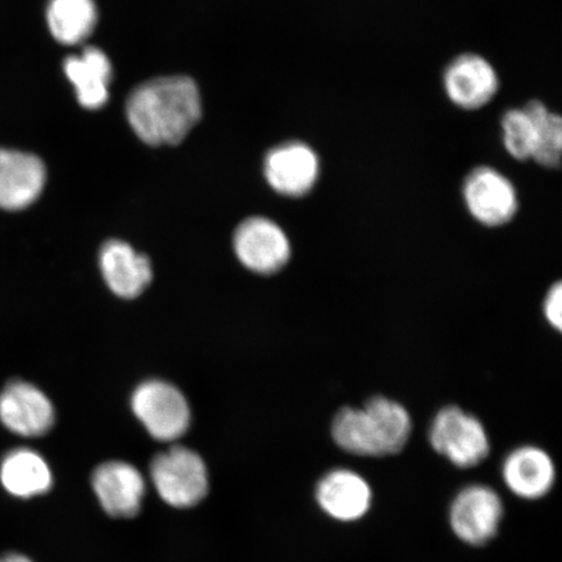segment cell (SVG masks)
Segmentation results:
<instances>
[{
	"label": "cell",
	"instance_id": "obj_1",
	"mask_svg": "<svg viewBox=\"0 0 562 562\" xmlns=\"http://www.w3.org/2000/svg\"><path fill=\"white\" fill-rule=\"evenodd\" d=\"M126 116L145 144L179 145L202 116L200 90L186 76L144 82L132 91Z\"/></svg>",
	"mask_w": 562,
	"mask_h": 562
},
{
	"label": "cell",
	"instance_id": "obj_2",
	"mask_svg": "<svg viewBox=\"0 0 562 562\" xmlns=\"http://www.w3.org/2000/svg\"><path fill=\"white\" fill-rule=\"evenodd\" d=\"M150 476L161 501L173 508H191L209 492L205 462L192 449L172 447L153 460Z\"/></svg>",
	"mask_w": 562,
	"mask_h": 562
},
{
	"label": "cell",
	"instance_id": "obj_3",
	"mask_svg": "<svg viewBox=\"0 0 562 562\" xmlns=\"http://www.w3.org/2000/svg\"><path fill=\"white\" fill-rule=\"evenodd\" d=\"M428 439L435 451L457 468L480 465L490 453L486 428L459 406H447L435 416Z\"/></svg>",
	"mask_w": 562,
	"mask_h": 562
},
{
	"label": "cell",
	"instance_id": "obj_4",
	"mask_svg": "<svg viewBox=\"0 0 562 562\" xmlns=\"http://www.w3.org/2000/svg\"><path fill=\"white\" fill-rule=\"evenodd\" d=\"M132 409L151 437L173 441L188 430L191 411L182 393L170 383L149 381L137 386Z\"/></svg>",
	"mask_w": 562,
	"mask_h": 562
},
{
	"label": "cell",
	"instance_id": "obj_5",
	"mask_svg": "<svg viewBox=\"0 0 562 562\" xmlns=\"http://www.w3.org/2000/svg\"><path fill=\"white\" fill-rule=\"evenodd\" d=\"M442 88L456 108L476 111L494 101L501 89V77L484 56L465 53L448 63L442 74Z\"/></svg>",
	"mask_w": 562,
	"mask_h": 562
},
{
	"label": "cell",
	"instance_id": "obj_6",
	"mask_svg": "<svg viewBox=\"0 0 562 562\" xmlns=\"http://www.w3.org/2000/svg\"><path fill=\"white\" fill-rule=\"evenodd\" d=\"M503 513V502L496 491L482 484H473L454 497L449 522L462 542L482 546L496 536Z\"/></svg>",
	"mask_w": 562,
	"mask_h": 562
},
{
	"label": "cell",
	"instance_id": "obj_7",
	"mask_svg": "<svg viewBox=\"0 0 562 562\" xmlns=\"http://www.w3.org/2000/svg\"><path fill=\"white\" fill-rule=\"evenodd\" d=\"M0 422L19 437L40 438L52 430L55 411L37 385L15 379L0 391Z\"/></svg>",
	"mask_w": 562,
	"mask_h": 562
},
{
	"label": "cell",
	"instance_id": "obj_8",
	"mask_svg": "<svg viewBox=\"0 0 562 562\" xmlns=\"http://www.w3.org/2000/svg\"><path fill=\"white\" fill-rule=\"evenodd\" d=\"M234 244L246 269L263 276L280 271L291 258V244L284 231L267 217L243 222L236 229Z\"/></svg>",
	"mask_w": 562,
	"mask_h": 562
},
{
	"label": "cell",
	"instance_id": "obj_9",
	"mask_svg": "<svg viewBox=\"0 0 562 562\" xmlns=\"http://www.w3.org/2000/svg\"><path fill=\"white\" fill-rule=\"evenodd\" d=\"M463 199L475 220L487 227L508 223L518 209L512 182L492 167H476L463 184Z\"/></svg>",
	"mask_w": 562,
	"mask_h": 562
},
{
	"label": "cell",
	"instance_id": "obj_10",
	"mask_svg": "<svg viewBox=\"0 0 562 562\" xmlns=\"http://www.w3.org/2000/svg\"><path fill=\"white\" fill-rule=\"evenodd\" d=\"M46 179V167L37 156L0 147V210L30 209L44 192Z\"/></svg>",
	"mask_w": 562,
	"mask_h": 562
},
{
	"label": "cell",
	"instance_id": "obj_11",
	"mask_svg": "<svg viewBox=\"0 0 562 562\" xmlns=\"http://www.w3.org/2000/svg\"><path fill=\"white\" fill-rule=\"evenodd\" d=\"M319 172L318 154L297 140L277 146L265 159L266 180L281 195L307 194L318 180Z\"/></svg>",
	"mask_w": 562,
	"mask_h": 562
},
{
	"label": "cell",
	"instance_id": "obj_12",
	"mask_svg": "<svg viewBox=\"0 0 562 562\" xmlns=\"http://www.w3.org/2000/svg\"><path fill=\"white\" fill-rule=\"evenodd\" d=\"M93 490L105 513L115 518L138 515L146 494V484L139 470L128 462L109 461L94 470Z\"/></svg>",
	"mask_w": 562,
	"mask_h": 562
},
{
	"label": "cell",
	"instance_id": "obj_13",
	"mask_svg": "<svg viewBox=\"0 0 562 562\" xmlns=\"http://www.w3.org/2000/svg\"><path fill=\"white\" fill-rule=\"evenodd\" d=\"M315 497L323 512L342 522L362 518L372 501L369 483L348 469L333 470L323 476Z\"/></svg>",
	"mask_w": 562,
	"mask_h": 562
},
{
	"label": "cell",
	"instance_id": "obj_14",
	"mask_svg": "<svg viewBox=\"0 0 562 562\" xmlns=\"http://www.w3.org/2000/svg\"><path fill=\"white\" fill-rule=\"evenodd\" d=\"M100 265L105 283L122 299L139 296L153 279L149 258L138 255L131 245L121 240L103 245Z\"/></svg>",
	"mask_w": 562,
	"mask_h": 562
},
{
	"label": "cell",
	"instance_id": "obj_15",
	"mask_svg": "<svg viewBox=\"0 0 562 562\" xmlns=\"http://www.w3.org/2000/svg\"><path fill=\"white\" fill-rule=\"evenodd\" d=\"M503 477L513 494L526 501H537L553 487L557 470L543 449L527 446L515 449L505 459Z\"/></svg>",
	"mask_w": 562,
	"mask_h": 562
},
{
	"label": "cell",
	"instance_id": "obj_16",
	"mask_svg": "<svg viewBox=\"0 0 562 562\" xmlns=\"http://www.w3.org/2000/svg\"><path fill=\"white\" fill-rule=\"evenodd\" d=\"M65 70L82 108L97 110L108 103L112 66L100 48L87 47L80 56H70Z\"/></svg>",
	"mask_w": 562,
	"mask_h": 562
},
{
	"label": "cell",
	"instance_id": "obj_17",
	"mask_svg": "<svg viewBox=\"0 0 562 562\" xmlns=\"http://www.w3.org/2000/svg\"><path fill=\"white\" fill-rule=\"evenodd\" d=\"M0 482L16 497L46 494L53 486V474L44 457L30 448H18L0 463Z\"/></svg>",
	"mask_w": 562,
	"mask_h": 562
},
{
	"label": "cell",
	"instance_id": "obj_18",
	"mask_svg": "<svg viewBox=\"0 0 562 562\" xmlns=\"http://www.w3.org/2000/svg\"><path fill=\"white\" fill-rule=\"evenodd\" d=\"M551 112L540 101H530L521 109L505 112L502 119L503 144L512 158L533 159Z\"/></svg>",
	"mask_w": 562,
	"mask_h": 562
},
{
	"label": "cell",
	"instance_id": "obj_19",
	"mask_svg": "<svg viewBox=\"0 0 562 562\" xmlns=\"http://www.w3.org/2000/svg\"><path fill=\"white\" fill-rule=\"evenodd\" d=\"M98 11L94 0H50L47 24L56 41L77 45L95 30Z\"/></svg>",
	"mask_w": 562,
	"mask_h": 562
},
{
	"label": "cell",
	"instance_id": "obj_20",
	"mask_svg": "<svg viewBox=\"0 0 562 562\" xmlns=\"http://www.w3.org/2000/svg\"><path fill=\"white\" fill-rule=\"evenodd\" d=\"M331 431L342 451L362 457L384 456L374 422L364 407H342L334 418Z\"/></svg>",
	"mask_w": 562,
	"mask_h": 562
},
{
	"label": "cell",
	"instance_id": "obj_21",
	"mask_svg": "<svg viewBox=\"0 0 562 562\" xmlns=\"http://www.w3.org/2000/svg\"><path fill=\"white\" fill-rule=\"evenodd\" d=\"M376 427L384 456L403 451L411 438L412 419L402 404L375 396L363 406Z\"/></svg>",
	"mask_w": 562,
	"mask_h": 562
},
{
	"label": "cell",
	"instance_id": "obj_22",
	"mask_svg": "<svg viewBox=\"0 0 562 562\" xmlns=\"http://www.w3.org/2000/svg\"><path fill=\"white\" fill-rule=\"evenodd\" d=\"M562 150V121L560 115L552 114L544 125L538 150L532 160L547 168H558Z\"/></svg>",
	"mask_w": 562,
	"mask_h": 562
},
{
	"label": "cell",
	"instance_id": "obj_23",
	"mask_svg": "<svg viewBox=\"0 0 562 562\" xmlns=\"http://www.w3.org/2000/svg\"><path fill=\"white\" fill-rule=\"evenodd\" d=\"M544 314L550 325L561 331L562 328V286L554 284L544 301Z\"/></svg>",
	"mask_w": 562,
	"mask_h": 562
},
{
	"label": "cell",
	"instance_id": "obj_24",
	"mask_svg": "<svg viewBox=\"0 0 562 562\" xmlns=\"http://www.w3.org/2000/svg\"><path fill=\"white\" fill-rule=\"evenodd\" d=\"M0 562H33L30 558H26L25 554L21 553H7L3 557H0Z\"/></svg>",
	"mask_w": 562,
	"mask_h": 562
}]
</instances>
